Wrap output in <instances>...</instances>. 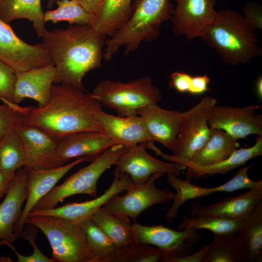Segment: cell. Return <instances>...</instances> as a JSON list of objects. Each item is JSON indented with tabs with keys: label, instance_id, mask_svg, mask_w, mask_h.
Returning <instances> with one entry per match:
<instances>
[{
	"label": "cell",
	"instance_id": "1",
	"mask_svg": "<svg viewBox=\"0 0 262 262\" xmlns=\"http://www.w3.org/2000/svg\"><path fill=\"white\" fill-rule=\"evenodd\" d=\"M106 35L91 25H70L47 31L43 44L56 69L54 84L66 83L84 91L82 80L90 71L102 66Z\"/></svg>",
	"mask_w": 262,
	"mask_h": 262
},
{
	"label": "cell",
	"instance_id": "2",
	"mask_svg": "<svg viewBox=\"0 0 262 262\" xmlns=\"http://www.w3.org/2000/svg\"><path fill=\"white\" fill-rule=\"evenodd\" d=\"M101 104L92 93L66 83L53 84L49 100L43 107L30 106L24 123L34 126L58 141L70 134L103 131L96 118Z\"/></svg>",
	"mask_w": 262,
	"mask_h": 262
},
{
	"label": "cell",
	"instance_id": "3",
	"mask_svg": "<svg viewBox=\"0 0 262 262\" xmlns=\"http://www.w3.org/2000/svg\"><path fill=\"white\" fill-rule=\"evenodd\" d=\"M200 37L229 65L246 64L262 55L257 29L234 10L216 11Z\"/></svg>",
	"mask_w": 262,
	"mask_h": 262
},
{
	"label": "cell",
	"instance_id": "4",
	"mask_svg": "<svg viewBox=\"0 0 262 262\" xmlns=\"http://www.w3.org/2000/svg\"><path fill=\"white\" fill-rule=\"evenodd\" d=\"M132 12L125 24L106 39L103 59L110 61L119 48L126 55L142 42L157 39L163 22L170 19L174 9L171 0H133Z\"/></svg>",
	"mask_w": 262,
	"mask_h": 262
},
{
	"label": "cell",
	"instance_id": "5",
	"mask_svg": "<svg viewBox=\"0 0 262 262\" xmlns=\"http://www.w3.org/2000/svg\"><path fill=\"white\" fill-rule=\"evenodd\" d=\"M26 224L39 229L48 239L52 259L58 262H96L87 246L85 233L75 222L48 215L28 216Z\"/></svg>",
	"mask_w": 262,
	"mask_h": 262
},
{
	"label": "cell",
	"instance_id": "6",
	"mask_svg": "<svg viewBox=\"0 0 262 262\" xmlns=\"http://www.w3.org/2000/svg\"><path fill=\"white\" fill-rule=\"evenodd\" d=\"M92 94L101 105L115 110L120 116L137 115L140 109L157 104L162 98L160 89L146 76L127 82L103 80Z\"/></svg>",
	"mask_w": 262,
	"mask_h": 262
},
{
	"label": "cell",
	"instance_id": "7",
	"mask_svg": "<svg viewBox=\"0 0 262 262\" xmlns=\"http://www.w3.org/2000/svg\"><path fill=\"white\" fill-rule=\"evenodd\" d=\"M126 149V147L121 144L110 147L93 160L90 164L69 176L60 185L55 186L39 200L33 210L54 208L59 202L75 195L97 197V183L100 177L114 165Z\"/></svg>",
	"mask_w": 262,
	"mask_h": 262
},
{
	"label": "cell",
	"instance_id": "8",
	"mask_svg": "<svg viewBox=\"0 0 262 262\" xmlns=\"http://www.w3.org/2000/svg\"><path fill=\"white\" fill-rule=\"evenodd\" d=\"M216 103L215 98L206 96L193 107L181 112L175 153L168 155L160 150L157 155L171 162L191 160L210 138L211 128L208 119Z\"/></svg>",
	"mask_w": 262,
	"mask_h": 262
},
{
	"label": "cell",
	"instance_id": "9",
	"mask_svg": "<svg viewBox=\"0 0 262 262\" xmlns=\"http://www.w3.org/2000/svg\"><path fill=\"white\" fill-rule=\"evenodd\" d=\"M133 241L153 246L165 254L164 262H173L192 253L193 245L201 238L197 230L187 228L175 230L163 225L145 226L134 221Z\"/></svg>",
	"mask_w": 262,
	"mask_h": 262
},
{
	"label": "cell",
	"instance_id": "10",
	"mask_svg": "<svg viewBox=\"0 0 262 262\" xmlns=\"http://www.w3.org/2000/svg\"><path fill=\"white\" fill-rule=\"evenodd\" d=\"M164 173L152 175L143 183H133L123 196H113L102 208L111 212L131 218L134 222L143 211L157 204L167 203L173 199L175 194L166 189L157 188L155 182Z\"/></svg>",
	"mask_w": 262,
	"mask_h": 262
},
{
	"label": "cell",
	"instance_id": "11",
	"mask_svg": "<svg viewBox=\"0 0 262 262\" xmlns=\"http://www.w3.org/2000/svg\"><path fill=\"white\" fill-rule=\"evenodd\" d=\"M0 60L16 71L46 66L52 63L43 43L31 45L16 35L9 24L0 19Z\"/></svg>",
	"mask_w": 262,
	"mask_h": 262
},
{
	"label": "cell",
	"instance_id": "12",
	"mask_svg": "<svg viewBox=\"0 0 262 262\" xmlns=\"http://www.w3.org/2000/svg\"><path fill=\"white\" fill-rule=\"evenodd\" d=\"M147 144L129 146L114 165V173L129 176L134 184H140L147 181L156 173H164L178 176L181 170L186 167L175 162L166 163L156 159L147 153Z\"/></svg>",
	"mask_w": 262,
	"mask_h": 262
},
{
	"label": "cell",
	"instance_id": "13",
	"mask_svg": "<svg viewBox=\"0 0 262 262\" xmlns=\"http://www.w3.org/2000/svg\"><path fill=\"white\" fill-rule=\"evenodd\" d=\"M170 19L176 37L183 35L189 41L200 37L212 23L216 11V0H175Z\"/></svg>",
	"mask_w": 262,
	"mask_h": 262
},
{
	"label": "cell",
	"instance_id": "14",
	"mask_svg": "<svg viewBox=\"0 0 262 262\" xmlns=\"http://www.w3.org/2000/svg\"><path fill=\"white\" fill-rule=\"evenodd\" d=\"M258 106L242 107L216 106L211 109L208 124L211 128L226 131L236 140L252 134L262 136V116L257 113Z\"/></svg>",
	"mask_w": 262,
	"mask_h": 262
},
{
	"label": "cell",
	"instance_id": "15",
	"mask_svg": "<svg viewBox=\"0 0 262 262\" xmlns=\"http://www.w3.org/2000/svg\"><path fill=\"white\" fill-rule=\"evenodd\" d=\"M24 147L27 171L48 169L63 165L57 155L59 141L36 127L26 124L16 128Z\"/></svg>",
	"mask_w": 262,
	"mask_h": 262
},
{
	"label": "cell",
	"instance_id": "16",
	"mask_svg": "<svg viewBox=\"0 0 262 262\" xmlns=\"http://www.w3.org/2000/svg\"><path fill=\"white\" fill-rule=\"evenodd\" d=\"M93 159L90 157H83L58 167L28 171V193L26 203L14 227V232L17 237H21L29 213L39 200L51 191L58 181L74 166L85 161H92Z\"/></svg>",
	"mask_w": 262,
	"mask_h": 262
},
{
	"label": "cell",
	"instance_id": "17",
	"mask_svg": "<svg viewBox=\"0 0 262 262\" xmlns=\"http://www.w3.org/2000/svg\"><path fill=\"white\" fill-rule=\"evenodd\" d=\"M114 176L115 178L110 187L98 197L84 202L67 203L61 207H55L48 210H32L28 216L33 215H53L78 224L91 219L94 214L113 196L127 190L132 183L126 174L114 173Z\"/></svg>",
	"mask_w": 262,
	"mask_h": 262
},
{
	"label": "cell",
	"instance_id": "18",
	"mask_svg": "<svg viewBox=\"0 0 262 262\" xmlns=\"http://www.w3.org/2000/svg\"><path fill=\"white\" fill-rule=\"evenodd\" d=\"M28 172L22 167L15 174L3 201L0 203V246L13 244L17 239L14 227L27 196Z\"/></svg>",
	"mask_w": 262,
	"mask_h": 262
},
{
	"label": "cell",
	"instance_id": "19",
	"mask_svg": "<svg viewBox=\"0 0 262 262\" xmlns=\"http://www.w3.org/2000/svg\"><path fill=\"white\" fill-rule=\"evenodd\" d=\"M56 69L53 63L23 71H16L14 103L19 104L25 98H31L43 107L49 102Z\"/></svg>",
	"mask_w": 262,
	"mask_h": 262
},
{
	"label": "cell",
	"instance_id": "20",
	"mask_svg": "<svg viewBox=\"0 0 262 262\" xmlns=\"http://www.w3.org/2000/svg\"><path fill=\"white\" fill-rule=\"evenodd\" d=\"M115 145L117 144L103 131L77 132L59 141L57 155L59 161L64 165L74 158L90 157L95 159Z\"/></svg>",
	"mask_w": 262,
	"mask_h": 262
},
{
	"label": "cell",
	"instance_id": "21",
	"mask_svg": "<svg viewBox=\"0 0 262 262\" xmlns=\"http://www.w3.org/2000/svg\"><path fill=\"white\" fill-rule=\"evenodd\" d=\"M96 118L103 132L117 144L127 147L154 142L138 115L116 116L101 110L97 114Z\"/></svg>",
	"mask_w": 262,
	"mask_h": 262
},
{
	"label": "cell",
	"instance_id": "22",
	"mask_svg": "<svg viewBox=\"0 0 262 262\" xmlns=\"http://www.w3.org/2000/svg\"><path fill=\"white\" fill-rule=\"evenodd\" d=\"M181 113L152 104L138 110L137 115L142 118L153 140L164 146L173 154L176 148Z\"/></svg>",
	"mask_w": 262,
	"mask_h": 262
},
{
	"label": "cell",
	"instance_id": "23",
	"mask_svg": "<svg viewBox=\"0 0 262 262\" xmlns=\"http://www.w3.org/2000/svg\"><path fill=\"white\" fill-rule=\"evenodd\" d=\"M262 200V187L250 189L239 195L229 197L204 207L197 204L192 205L193 215L222 216L243 221L250 214L257 204Z\"/></svg>",
	"mask_w": 262,
	"mask_h": 262
},
{
	"label": "cell",
	"instance_id": "24",
	"mask_svg": "<svg viewBox=\"0 0 262 262\" xmlns=\"http://www.w3.org/2000/svg\"><path fill=\"white\" fill-rule=\"evenodd\" d=\"M262 155V136L256 137L255 144L249 147L237 148L226 159L208 165H200L189 161L180 164L186 167V179H198L204 176L225 175L232 169L245 165L250 159Z\"/></svg>",
	"mask_w": 262,
	"mask_h": 262
},
{
	"label": "cell",
	"instance_id": "25",
	"mask_svg": "<svg viewBox=\"0 0 262 262\" xmlns=\"http://www.w3.org/2000/svg\"><path fill=\"white\" fill-rule=\"evenodd\" d=\"M133 0H103L93 13L92 27L99 33L111 36L122 27L132 12Z\"/></svg>",
	"mask_w": 262,
	"mask_h": 262
},
{
	"label": "cell",
	"instance_id": "26",
	"mask_svg": "<svg viewBox=\"0 0 262 262\" xmlns=\"http://www.w3.org/2000/svg\"><path fill=\"white\" fill-rule=\"evenodd\" d=\"M41 0H0V19L9 24L17 19L32 22L38 37L47 31L44 20Z\"/></svg>",
	"mask_w": 262,
	"mask_h": 262
},
{
	"label": "cell",
	"instance_id": "27",
	"mask_svg": "<svg viewBox=\"0 0 262 262\" xmlns=\"http://www.w3.org/2000/svg\"><path fill=\"white\" fill-rule=\"evenodd\" d=\"M239 146L237 140L226 131L211 128V135L205 145L191 160L184 161L200 165L213 164L228 158Z\"/></svg>",
	"mask_w": 262,
	"mask_h": 262
},
{
	"label": "cell",
	"instance_id": "28",
	"mask_svg": "<svg viewBox=\"0 0 262 262\" xmlns=\"http://www.w3.org/2000/svg\"><path fill=\"white\" fill-rule=\"evenodd\" d=\"M91 219L112 241L117 249L134 241L133 226L129 217L101 207Z\"/></svg>",
	"mask_w": 262,
	"mask_h": 262
},
{
	"label": "cell",
	"instance_id": "29",
	"mask_svg": "<svg viewBox=\"0 0 262 262\" xmlns=\"http://www.w3.org/2000/svg\"><path fill=\"white\" fill-rule=\"evenodd\" d=\"M202 262H248L246 247L241 235H214Z\"/></svg>",
	"mask_w": 262,
	"mask_h": 262
},
{
	"label": "cell",
	"instance_id": "30",
	"mask_svg": "<svg viewBox=\"0 0 262 262\" xmlns=\"http://www.w3.org/2000/svg\"><path fill=\"white\" fill-rule=\"evenodd\" d=\"M239 234L242 237L248 262L262 260V200L244 220Z\"/></svg>",
	"mask_w": 262,
	"mask_h": 262
},
{
	"label": "cell",
	"instance_id": "31",
	"mask_svg": "<svg viewBox=\"0 0 262 262\" xmlns=\"http://www.w3.org/2000/svg\"><path fill=\"white\" fill-rule=\"evenodd\" d=\"M167 175V183L173 187L176 193L174 197V201L171 207L164 215L166 220L171 222L177 218L180 208L186 201L200 198L217 192L216 187L206 188L196 186L193 184L190 179L181 180L172 174Z\"/></svg>",
	"mask_w": 262,
	"mask_h": 262
},
{
	"label": "cell",
	"instance_id": "32",
	"mask_svg": "<svg viewBox=\"0 0 262 262\" xmlns=\"http://www.w3.org/2000/svg\"><path fill=\"white\" fill-rule=\"evenodd\" d=\"M79 225L86 237L88 247L96 262H113L117 248L107 235L89 219Z\"/></svg>",
	"mask_w": 262,
	"mask_h": 262
},
{
	"label": "cell",
	"instance_id": "33",
	"mask_svg": "<svg viewBox=\"0 0 262 262\" xmlns=\"http://www.w3.org/2000/svg\"><path fill=\"white\" fill-rule=\"evenodd\" d=\"M25 164L22 141L16 129L7 132L0 139V171L15 173Z\"/></svg>",
	"mask_w": 262,
	"mask_h": 262
},
{
	"label": "cell",
	"instance_id": "34",
	"mask_svg": "<svg viewBox=\"0 0 262 262\" xmlns=\"http://www.w3.org/2000/svg\"><path fill=\"white\" fill-rule=\"evenodd\" d=\"M244 222L218 216L192 215L191 217H184L179 228L205 229L211 231L214 234L229 235L238 234Z\"/></svg>",
	"mask_w": 262,
	"mask_h": 262
},
{
	"label": "cell",
	"instance_id": "35",
	"mask_svg": "<svg viewBox=\"0 0 262 262\" xmlns=\"http://www.w3.org/2000/svg\"><path fill=\"white\" fill-rule=\"evenodd\" d=\"M57 8L48 10L44 12V20L46 22L53 23L66 21L71 25H91L93 14L86 10L81 4L73 0H59L56 2Z\"/></svg>",
	"mask_w": 262,
	"mask_h": 262
},
{
	"label": "cell",
	"instance_id": "36",
	"mask_svg": "<svg viewBox=\"0 0 262 262\" xmlns=\"http://www.w3.org/2000/svg\"><path fill=\"white\" fill-rule=\"evenodd\" d=\"M165 259L158 247L133 241L117 249L113 262H164Z\"/></svg>",
	"mask_w": 262,
	"mask_h": 262
},
{
	"label": "cell",
	"instance_id": "37",
	"mask_svg": "<svg viewBox=\"0 0 262 262\" xmlns=\"http://www.w3.org/2000/svg\"><path fill=\"white\" fill-rule=\"evenodd\" d=\"M16 71L0 60V99L4 103L26 115L30 106L21 107L13 102Z\"/></svg>",
	"mask_w": 262,
	"mask_h": 262
},
{
	"label": "cell",
	"instance_id": "38",
	"mask_svg": "<svg viewBox=\"0 0 262 262\" xmlns=\"http://www.w3.org/2000/svg\"><path fill=\"white\" fill-rule=\"evenodd\" d=\"M253 164L244 166L229 180L216 186L217 192H231L243 189L262 187V180H254L250 178L248 171Z\"/></svg>",
	"mask_w": 262,
	"mask_h": 262
},
{
	"label": "cell",
	"instance_id": "39",
	"mask_svg": "<svg viewBox=\"0 0 262 262\" xmlns=\"http://www.w3.org/2000/svg\"><path fill=\"white\" fill-rule=\"evenodd\" d=\"M24 115L5 103L0 104V139L9 131L24 123Z\"/></svg>",
	"mask_w": 262,
	"mask_h": 262
},
{
	"label": "cell",
	"instance_id": "40",
	"mask_svg": "<svg viewBox=\"0 0 262 262\" xmlns=\"http://www.w3.org/2000/svg\"><path fill=\"white\" fill-rule=\"evenodd\" d=\"M26 230L23 231L21 237L27 240L33 247L32 254L29 256L21 255L17 252L16 254L18 262H54L51 258L45 256L39 249L35 243L37 228L31 225Z\"/></svg>",
	"mask_w": 262,
	"mask_h": 262
},
{
	"label": "cell",
	"instance_id": "41",
	"mask_svg": "<svg viewBox=\"0 0 262 262\" xmlns=\"http://www.w3.org/2000/svg\"><path fill=\"white\" fill-rule=\"evenodd\" d=\"M243 16L255 29L262 30V6L254 2L247 1L242 8Z\"/></svg>",
	"mask_w": 262,
	"mask_h": 262
},
{
	"label": "cell",
	"instance_id": "42",
	"mask_svg": "<svg viewBox=\"0 0 262 262\" xmlns=\"http://www.w3.org/2000/svg\"><path fill=\"white\" fill-rule=\"evenodd\" d=\"M193 76L184 71H174L170 75V88L180 93H186L190 89Z\"/></svg>",
	"mask_w": 262,
	"mask_h": 262
},
{
	"label": "cell",
	"instance_id": "43",
	"mask_svg": "<svg viewBox=\"0 0 262 262\" xmlns=\"http://www.w3.org/2000/svg\"><path fill=\"white\" fill-rule=\"evenodd\" d=\"M210 79L206 74L192 77L191 85L188 93L192 95H200L210 90Z\"/></svg>",
	"mask_w": 262,
	"mask_h": 262
},
{
	"label": "cell",
	"instance_id": "44",
	"mask_svg": "<svg viewBox=\"0 0 262 262\" xmlns=\"http://www.w3.org/2000/svg\"><path fill=\"white\" fill-rule=\"evenodd\" d=\"M209 246V244L205 245L197 251L178 258L175 259L173 262H202Z\"/></svg>",
	"mask_w": 262,
	"mask_h": 262
},
{
	"label": "cell",
	"instance_id": "45",
	"mask_svg": "<svg viewBox=\"0 0 262 262\" xmlns=\"http://www.w3.org/2000/svg\"><path fill=\"white\" fill-rule=\"evenodd\" d=\"M15 174L0 171V199L6 194Z\"/></svg>",
	"mask_w": 262,
	"mask_h": 262
},
{
	"label": "cell",
	"instance_id": "46",
	"mask_svg": "<svg viewBox=\"0 0 262 262\" xmlns=\"http://www.w3.org/2000/svg\"><path fill=\"white\" fill-rule=\"evenodd\" d=\"M81 4L88 11L94 13L103 0H73Z\"/></svg>",
	"mask_w": 262,
	"mask_h": 262
},
{
	"label": "cell",
	"instance_id": "47",
	"mask_svg": "<svg viewBox=\"0 0 262 262\" xmlns=\"http://www.w3.org/2000/svg\"><path fill=\"white\" fill-rule=\"evenodd\" d=\"M255 92L257 97L260 100H262V77L259 76L255 83Z\"/></svg>",
	"mask_w": 262,
	"mask_h": 262
},
{
	"label": "cell",
	"instance_id": "48",
	"mask_svg": "<svg viewBox=\"0 0 262 262\" xmlns=\"http://www.w3.org/2000/svg\"><path fill=\"white\" fill-rule=\"evenodd\" d=\"M58 0H47V9L49 10L52 9Z\"/></svg>",
	"mask_w": 262,
	"mask_h": 262
}]
</instances>
